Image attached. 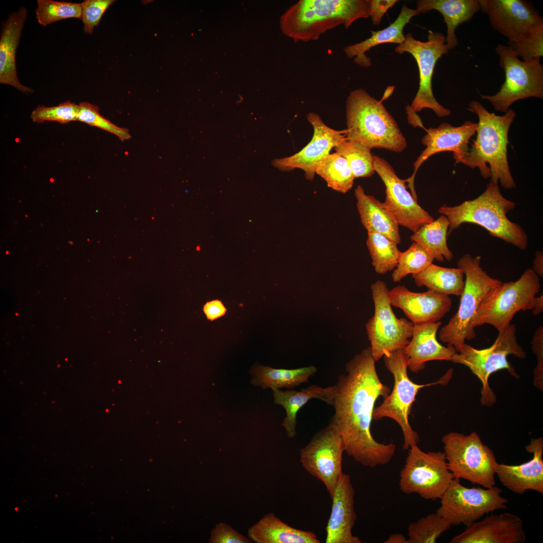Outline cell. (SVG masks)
<instances>
[{"instance_id":"8fae6325","label":"cell","mask_w":543,"mask_h":543,"mask_svg":"<svg viewBox=\"0 0 543 543\" xmlns=\"http://www.w3.org/2000/svg\"><path fill=\"white\" fill-rule=\"evenodd\" d=\"M505 80L493 95L480 94L495 110L505 113L515 102L534 97L543 98V65L540 59L522 61L508 45L498 44L495 48Z\"/></svg>"},{"instance_id":"f1b7e54d","label":"cell","mask_w":543,"mask_h":543,"mask_svg":"<svg viewBox=\"0 0 543 543\" xmlns=\"http://www.w3.org/2000/svg\"><path fill=\"white\" fill-rule=\"evenodd\" d=\"M335 393V385L322 387L315 384L300 391H273L274 403L283 407L286 411V417L282 425L288 437L293 438L296 435L297 415L304 405L310 400L316 399L332 406Z\"/></svg>"},{"instance_id":"9c48e42d","label":"cell","mask_w":543,"mask_h":543,"mask_svg":"<svg viewBox=\"0 0 543 543\" xmlns=\"http://www.w3.org/2000/svg\"><path fill=\"white\" fill-rule=\"evenodd\" d=\"M441 441L448 468L455 478L486 488L495 486L498 463L493 450L476 432L468 435L450 432L443 436Z\"/></svg>"},{"instance_id":"ee69618b","label":"cell","mask_w":543,"mask_h":543,"mask_svg":"<svg viewBox=\"0 0 543 543\" xmlns=\"http://www.w3.org/2000/svg\"><path fill=\"white\" fill-rule=\"evenodd\" d=\"M114 2V0H85L81 3V20L85 33H93L105 12Z\"/></svg>"},{"instance_id":"d590c367","label":"cell","mask_w":543,"mask_h":543,"mask_svg":"<svg viewBox=\"0 0 543 543\" xmlns=\"http://www.w3.org/2000/svg\"><path fill=\"white\" fill-rule=\"evenodd\" d=\"M366 244L377 273L385 274L395 268L401 253L397 243L380 233L368 232Z\"/></svg>"},{"instance_id":"9a60e30c","label":"cell","mask_w":543,"mask_h":543,"mask_svg":"<svg viewBox=\"0 0 543 543\" xmlns=\"http://www.w3.org/2000/svg\"><path fill=\"white\" fill-rule=\"evenodd\" d=\"M427 40L422 42L415 39L408 33L403 43L395 48L400 54L410 53L416 61L419 70V87L411 107L415 112L424 109L432 110L438 117L449 116L451 111L441 105L434 97L432 79L437 60L448 53L445 45V37L440 32L428 31Z\"/></svg>"},{"instance_id":"8992f818","label":"cell","mask_w":543,"mask_h":543,"mask_svg":"<svg viewBox=\"0 0 543 543\" xmlns=\"http://www.w3.org/2000/svg\"><path fill=\"white\" fill-rule=\"evenodd\" d=\"M481 259L480 256L473 257L469 253L459 259L458 266L464 272L465 287L457 312L439 332V339L454 346L457 352L466 340L476 337L474 318L488 294L502 283L483 269Z\"/></svg>"},{"instance_id":"c3c4849f","label":"cell","mask_w":543,"mask_h":543,"mask_svg":"<svg viewBox=\"0 0 543 543\" xmlns=\"http://www.w3.org/2000/svg\"><path fill=\"white\" fill-rule=\"evenodd\" d=\"M203 310L207 319L211 321L224 316L227 311L222 302L217 299L207 302L204 305Z\"/></svg>"},{"instance_id":"ffe728a7","label":"cell","mask_w":543,"mask_h":543,"mask_svg":"<svg viewBox=\"0 0 543 543\" xmlns=\"http://www.w3.org/2000/svg\"><path fill=\"white\" fill-rule=\"evenodd\" d=\"M479 1L480 10L488 15L492 28L505 36L508 42L515 41L530 29L543 23V18L530 2Z\"/></svg>"},{"instance_id":"d6986e66","label":"cell","mask_w":543,"mask_h":543,"mask_svg":"<svg viewBox=\"0 0 543 543\" xmlns=\"http://www.w3.org/2000/svg\"><path fill=\"white\" fill-rule=\"evenodd\" d=\"M478 123L470 121L465 122L460 126H453L449 123H442L436 128H429L422 139V143L426 146L413 163L414 172L406 179L411 195L417 200L414 188V179L421 164L434 154L450 151L457 163H463L467 155L470 138L476 132Z\"/></svg>"},{"instance_id":"603a6c76","label":"cell","mask_w":543,"mask_h":543,"mask_svg":"<svg viewBox=\"0 0 543 543\" xmlns=\"http://www.w3.org/2000/svg\"><path fill=\"white\" fill-rule=\"evenodd\" d=\"M354 495L350 476L342 473L331 497V511L325 528L326 543L363 542L352 531L357 519Z\"/></svg>"},{"instance_id":"83f0119b","label":"cell","mask_w":543,"mask_h":543,"mask_svg":"<svg viewBox=\"0 0 543 543\" xmlns=\"http://www.w3.org/2000/svg\"><path fill=\"white\" fill-rule=\"evenodd\" d=\"M357 209L361 222L368 232L380 233L397 244L401 242L399 224L384 203L367 195L358 185L354 190Z\"/></svg>"},{"instance_id":"52a82bcc","label":"cell","mask_w":543,"mask_h":543,"mask_svg":"<svg viewBox=\"0 0 543 543\" xmlns=\"http://www.w3.org/2000/svg\"><path fill=\"white\" fill-rule=\"evenodd\" d=\"M386 369L393 376L394 387L390 393L384 398L383 402L375 408L373 419L381 420L389 418L396 421L403 433V448L409 449L419 441L418 433L412 428L409 416L412 404L418 391L422 388L436 384L447 383L452 377L450 369L438 381L427 384H418L412 381L407 374L408 358L403 349L398 350L384 356Z\"/></svg>"},{"instance_id":"3957f363","label":"cell","mask_w":543,"mask_h":543,"mask_svg":"<svg viewBox=\"0 0 543 543\" xmlns=\"http://www.w3.org/2000/svg\"><path fill=\"white\" fill-rule=\"evenodd\" d=\"M370 0H300L281 18L283 32L295 43L316 41L328 30L370 17Z\"/></svg>"},{"instance_id":"5b68a950","label":"cell","mask_w":543,"mask_h":543,"mask_svg":"<svg viewBox=\"0 0 543 543\" xmlns=\"http://www.w3.org/2000/svg\"><path fill=\"white\" fill-rule=\"evenodd\" d=\"M346 136L371 148L401 152L407 147L399 127L382 102L363 88L350 92L345 103Z\"/></svg>"},{"instance_id":"816d5d0a","label":"cell","mask_w":543,"mask_h":543,"mask_svg":"<svg viewBox=\"0 0 543 543\" xmlns=\"http://www.w3.org/2000/svg\"><path fill=\"white\" fill-rule=\"evenodd\" d=\"M532 310V314L537 316L540 314L543 311V295L535 297L534 303Z\"/></svg>"},{"instance_id":"5bb4252c","label":"cell","mask_w":543,"mask_h":543,"mask_svg":"<svg viewBox=\"0 0 543 543\" xmlns=\"http://www.w3.org/2000/svg\"><path fill=\"white\" fill-rule=\"evenodd\" d=\"M502 490L497 486L468 488L461 480L454 478L440 499L436 512L447 519L452 525L466 526L485 515L507 507L508 500L501 496Z\"/></svg>"},{"instance_id":"7c38bea8","label":"cell","mask_w":543,"mask_h":543,"mask_svg":"<svg viewBox=\"0 0 543 543\" xmlns=\"http://www.w3.org/2000/svg\"><path fill=\"white\" fill-rule=\"evenodd\" d=\"M399 487L407 494L426 500L440 499L454 478L443 451L424 452L417 445L409 448L400 472Z\"/></svg>"},{"instance_id":"bcb514c9","label":"cell","mask_w":543,"mask_h":543,"mask_svg":"<svg viewBox=\"0 0 543 543\" xmlns=\"http://www.w3.org/2000/svg\"><path fill=\"white\" fill-rule=\"evenodd\" d=\"M532 350L537 359V366L533 371V384L540 391L543 389V326H540L534 332L531 341Z\"/></svg>"},{"instance_id":"4fadbf2b","label":"cell","mask_w":543,"mask_h":543,"mask_svg":"<svg viewBox=\"0 0 543 543\" xmlns=\"http://www.w3.org/2000/svg\"><path fill=\"white\" fill-rule=\"evenodd\" d=\"M371 289L375 311L366 328L372 354L377 361L386 354L403 349L409 343L414 324L395 316L389 300V290L384 281H377L371 285Z\"/></svg>"},{"instance_id":"74e56055","label":"cell","mask_w":543,"mask_h":543,"mask_svg":"<svg viewBox=\"0 0 543 543\" xmlns=\"http://www.w3.org/2000/svg\"><path fill=\"white\" fill-rule=\"evenodd\" d=\"M334 148L346 159L355 178L370 177L374 173V155L371 148L347 139Z\"/></svg>"},{"instance_id":"4dcf8cb0","label":"cell","mask_w":543,"mask_h":543,"mask_svg":"<svg viewBox=\"0 0 543 543\" xmlns=\"http://www.w3.org/2000/svg\"><path fill=\"white\" fill-rule=\"evenodd\" d=\"M247 535L256 543L321 542L314 532L293 527L273 512L266 513L252 525Z\"/></svg>"},{"instance_id":"e0dca14e","label":"cell","mask_w":543,"mask_h":543,"mask_svg":"<svg viewBox=\"0 0 543 543\" xmlns=\"http://www.w3.org/2000/svg\"><path fill=\"white\" fill-rule=\"evenodd\" d=\"M374 168L385 187V207L400 225L413 233L421 226L434 220L422 208L407 189L405 179L398 177L392 166L384 158L374 155Z\"/></svg>"},{"instance_id":"6da1fadb","label":"cell","mask_w":543,"mask_h":543,"mask_svg":"<svg viewBox=\"0 0 543 543\" xmlns=\"http://www.w3.org/2000/svg\"><path fill=\"white\" fill-rule=\"evenodd\" d=\"M369 346L346 364V374L336 384L330 422L339 433L345 452L362 465L375 468L388 464L396 446L377 441L371 430L377 400L387 396L390 389L382 382Z\"/></svg>"},{"instance_id":"7dc6e473","label":"cell","mask_w":543,"mask_h":543,"mask_svg":"<svg viewBox=\"0 0 543 543\" xmlns=\"http://www.w3.org/2000/svg\"><path fill=\"white\" fill-rule=\"evenodd\" d=\"M371 17L374 25H379L384 14L398 2L397 0H370Z\"/></svg>"},{"instance_id":"277c9868","label":"cell","mask_w":543,"mask_h":543,"mask_svg":"<svg viewBox=\"0 0 543 543\" xmlns=\"http://www.w3.org/2000/svg\"><path fill=\"white\" fill-rule=\"evenodd\" d=\"M515 207L514 202L501 194L498 184L490 182L476 199L454 206L443 205L438 212L449 221L447 236L463 223H473L484 227L491 236L525 250L528 245L526 232L507 217Z\"/></svg>"},{"instance_id":"e575fe53","label":"cell","mask_w":543,"mask_h":543,"mask_svg":"<svg viewBox=\"0 0 543 543\" xmlns=\"http://www.w3.org/2000/svg\"><path fill=\"white\" fill-rule=\"evenodd\" d=\"M315 173L325 180L328 187L341 193H346L352 188L355 179L346 159L336 152L318 163Z\"/></svg>"},{"instance_id":"f5cc1de1","label":"cell","mask_w":543,"mask_h":543,"mask_svg":"<svg viewBox=\"0 0 543 543\" xmlns=\"http://www.w3.org/2000/svg\"><path fill=\"white\" fill-rule=\"evenodd\" d=\"M68 243H69V244H70V245H72V244H73V242H72V241H68Z\"/></svg>"},{"instance_id":"db71d44e","label":"cell","mask_w":543,"mask_h":543,"mask_svg":"<svg viewBox=\"0 0 543 543\" xmlns=\"http://www.w3.org/2000/svg\"><path fill=\"white\" fill-rule=\"evenodd\" d=\"M9 251H8V250H7V251H6V254H9Z\"/></svg>"},{"instance_id":"7a4b0ae2","label":"cell","mask_w":543,"mask_h":543,"mask_svg":"<svg viewBox=\"0 0 543 543\" xmlns=\"http://www.w3.org/2000/svg\"><path fill=\"white\" fill-rule=\"evenodd\" d=\"M468 109L478 117L477 136L463 164L479 168L485 178L505 189L515 188L516 183L511 173L507 159L508 132L516 117L515 112L509 109L503 115L489 112L478 101H472Z\"/></svg>"},{"instance_id":"ac0fdd59","label":"cell","mask_w":543,"mask_h":543,"mask_svg":"<svg viewBox=\"0 0 543 543\" xmlns=\"http://www.w3.org/2000/svg\"><path fill=\"white\" fill-rule=\"evenodd\" d=\"M313 128L311 141L302 150L290 156L274 159L272 164L281 170L298 168L304 171L306 178L312 180L318 163L347 138L346 129L337 130L327 126L319 115L314 112L307 114Z\"/></svg>"},{"instance_id":"2e32d148","label":"cell","mask_w":543,"mask_h":543,"mask_svg":"<svg viewBox=\"0 0 543 543\" xmlns=\"http://www.w3.org/2000/svg\"><path fill=\"white\" fill-rule=\"evenodd\" d=\"M345 446L335 427L330 422L319 430L300 450V461L305 470L325 485L331 497L342 474Z\"/></svg>"},{"instance_id":"11a10c76","label":"cell","mask_w":543,"mask_h":543,"mask_svg":"<svg viewBox=\"0 0 543 543\" xmlns=\"http://www.w3.org/2000/svg\"><path fill=\"white\" fill-rule=\"evenodd\" d=\"M25 217H28V216H27V215H25Z\"/></svg>"},{"instance_id":"60d3db41","label":"cell","mask_w":543,"mask_h":543,"mask_svg":"<svg viewBox=\"0 0 543 543\" xmlns=\"http://www.w3.org/2000/svg\"><path fill=\"white\" fill-rule=\"evenodd\" d=\"M522 61L540 59L543 56V23L530 29L515 41L507 42Z\"/></svg>"},{"instance_id":"8d00e7d4","label":"cell","mask_w":543,"mask_h":543,"mask_svg":"<svg viewBox=\"0 0 543 543\" xmlns=\"http://www.w3.org/2000/svg\"><path fill=\"white\" fill-rule=\"evenodd\" d=\"M452 526L437 512L428 514L408 525L409 543H434Z\"/></svg>"},{"instance_id":"ba28073f","label":"cell","mask_w":543,"mask_h":543,"mask_svg":"<svg viewBox=\"0 0 543 543\" xmlns=\"http://www.w3.org/2000/svg\"><path fill=\"white\" fill-rule=\"evenodd\" d=\"M516 326L510 324L498 331L494 343L489 347L478 349L466 343L456 353L450 361L469 368L482 383L481 403L491 406L496 402V397L490 387V376L499 370L506 369L513 377H518L514 368L508 361L507 356L512 354L524 359L526 353L519 345L515 335Z\"/></svg>"},{"instance_id":"7bdbcfd3","label":"cell","mask_w":543,"mask_h":543,"mask_svg":"<svg viewBox=\"0 0 543 543\" xmlns=\"http://www.w3.org/2000/svg\"><path fill=\"white\" fill-rule=\"evenodd\" d=\"M78 105L69 101L52 107L39 106L31 114L30 118L35 123L45 121L66 124L77 121Z\"/></svg>"},{"instance_id":"f907efd6","label":"cell","mask_w":543,"mask_h":543,"mask_svg":"<svg viewBox=\"0 0 543 543\" xmlns=\"http://www.w3.org/2000/svg\"><path fill=\"white\" fill-rule=\"evenodd\" d=\"M385 543H409L408 539L401 533H394L391 534L384 541Z\"/></svg>"},{"instance_id":"ab89813d","label":"cell","mask_w":543,"mask_h":543,"mask_svg":"<svg viewBox=\"0 0 543 543\" xmlns=\"http://www.w3.org/2000/svg\"><path fill=\"white\" fill-rule=\"evenodd\" d=\"M35 14L39 24L46 26L63 19L81 20L82 9L81 3L38 0Z\"/></svg>"},{"instance_id":"681fc988","label":"cell","mask_w":543,"mask_h":543,"mask_svg":"<svg viewBox=\"0 0 543 543\" xmlns=\"http://www.w3.org/2000/svg\"><path fill=\"white\" fill-rule=\"evenodd\" d=\"M533 270L540 277H543V253L537 251L535 252L533 261Z\"/></svg>"},{"instance_id":"f6af8a7d","label":"cell","mask_w":543,"mask_h":543,"mask_svg":"<svg viewBox=\"0 0 543 543\" xmlns=\"http://www.w3.org/2000/svg\"><path fill=\"white\" fill-rule=\"evenodd\" d=\"M209 543H252L248 537L240 534L229 524L221 522L212 529Z\"/></svg>"},{"instance_id":"b9f144b4","label":"cell","mask_w":543,"mask_h":543,"mask_svg":"<svg viewBox=\"0 0 543 543\" xmlns=\"http://www.w3.org/2000/svg\"><path fill=\"white\" fill-rule=\"evenodd\" d=\"M77 121L109 132L122 141L128 140L131 137L127 129L112 123L100 114L98 106L88 102H81L78 104Z\"/></svg>"},{"instance_id":"f35d334b","label":"cell","mask_w":543,"mask_h":543,"mask_svg":"<svg viewBox=\"0 0 543 543\" xmlns=\"http://www.w3.org/2000/svg\"><path fill=\"white\" fill-rule=\"evenodd\" d=\"M433 260L432 256L424 248L413 242L407 250L401 252L397 266L392 274L393 281L398 283L408 275L421 272Z\"/></svg>"},{"instance_id":"cb8c5ba5","label":"cell","mask_w":543,"mask_h":543,"mask_svg":"<svg viewBox=\"0 0 543 543\" xmlns=\"http://www.w3.org/2000/svg\"><path fill=\"white\" fill-rule=\"evenodd\" d=\"M525 449L532 459L518 465L497 463L495 475L511 492L522 495L527 490L543 494V438H532Z\"/></svg>"},{"instance_id":"d6a6232c","label":"cell","mask_w":543,"mask_h":543,"mask_svg":"<svg viewBox=\"0 0 543 543\" xmlns=\"http://www.w3.org/2000/svg\"><path fill=\"white\" fill-rule=\"evenodd\" d=\"M418 287L445 295L461 296L465 287L464 274L461 268H447L433 263L417 274L412 275Z\"/></svg>"},{"instance_id":"1f68e13d","label":"cell","mask_w":543,"mask_h":543,"mask_svg":"<svg viewBox=\"0 0 543 543\" xmlns=\"http://www.w3.org/2000/svg\"><path fill=\"white\" fill-rule=\"evenodd\" d=\"M317 369L310 366L294 369H275L255 364L250 371L251 383L263 389L269 388L275 391L280 388L292 389L308 382L314 376Z\"/></svg>"},{"instance_id":"7402d4cb","label":"cell","mask_w":543,"mask_h":543,"mask_svg":"<svg viewBox=\"0 0 543 543\" xmlns=\"http://www.w3.org/2000/svg\"><path fill=\"white\" fill-rule=\"evenodd\" d=\"M392 306L401 309L414 324L439 321L450 310L449 296L428 290L416 293L399 285L389 291Z\"/></svg>"},{"instance_id":"484cf974","label":"cell","mask_w":543,"mask_h":543,"mask_svg":"<svg viewBox=\"0 0 543 543\" xmlns=\"http://www.w3.org/2000/svg\"><path fill=\"white\" fill-rule=\"evenodd\" d=\"M440 321L414 324L411 340L403 348L408 357V368L413 373L423 370L426 362L433 360H450L457 353L454 346H444L438 342L436 333Z\"/></svg>"},{"instance_id":"d4e9b609","label":"cell","mask_w":543,"mask_h":543,"mask_svg":"<svg viewBox=\"0 0 543 543\" xmlns=\"http://www.w3.org/2000/svg\"><path fill=\"white\" fill-rule=\"evenodd\" d=\"M27 17V10L22 6L10 13L3 22L0 37V83L28 94L34 90L20 82L16 65V52Z\"/></svg>"},{"instance_id":"30bf717a","label":"cell","mask_w":543,"mask_h":543,"mask_svg":"<svg viewBox=\"0 0 543 543\" xmlns=\"http://www.w3.org/2000/svg\"><path fill=\"white\" fill-rule=\"evenodd\" d=\"M538 276L526 269L518 280L503 283L486 296L473 320V326L488 324L498 331L510 324L519 311L531 310L540 288Z\"/></svg>"},{"instance_id":"4316f807","label":"cell","mask_w":543,"mask_h":543,"mask_svg":"<svg viewBox=\"0 0 543 543\" xmlns=\"http://www.w3.org/2000/svg\"><path fill=\"white\" fill-rule=\"evenodd\" d=\"M419 15L416 10L409 8L405 4L402 6L401 12L397 19L386 28L379 30H370L371 36L360 42L345 46L343 48L345 55L353 59L354 62L364 67L372 65L371 59L366 52L372 48L384 43L402 44L405 40L403 29L412 17Z\"/></svg>"},{"instance_id":"f546056e","label":"cell","mask_w":543,"mask_h":543,"mask_svg":"<svg viewBox=\"0 0 543 543\" xmlns=\"http://www.w3.org/2000/svg\"><path fill=\"white\" fill-rule=\"evenodd\" d=\"M416 10L419 14L436 10L442 15L447 27L445 45L451 50L458 45L456 29L469 22L480 10V5L479 0H418Z\"/></svg>"},{"instance_id":"836d02e7","label":"cell","mask_w":543,"mask_h":543,"mask_svg":"<svg viewBox=\"0 0 543 543\" xmlns=\"http://www.w3.org/2000/svg\"><path fill=\"white\" fill-rule=\"evenodd\" d=\"M449 223L443 215L431 222L421 226L411 236L412 241L424 248L439 262L449 261L454 255L447 246L446 239Z\"/></svg>"},{"instance_id":"44dd1931","label":"cell","mask_w":543,"mask_h":543,"mask_svg":"<svg viewBox=\"0 0 543 543\" xmlns=\"http://www.w3.org/2000/svg\"><path fill=\"white\" fill-rule=\"evenodd\" d=\"M526 537L521 519L505 512L491 514L466 526L450 543H524Z\"/></svg>"}]
</instances>
